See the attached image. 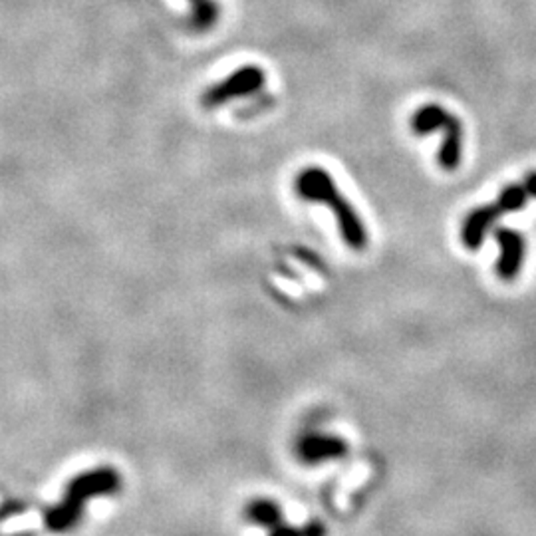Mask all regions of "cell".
<instances>
[{
  "label": "cell",
  "instance_id": "obj_1",
  "mask_svg": "<svg viewBox=\"0 0 536 536\" xmlns=\"http://www.w3.org/2000/svg\"><path fill=\"white\" fill-rule=\"evenodd\" d=\"M294 191L304 201L328 207L336 217L342 238L354 250H362L368 245V231L364 221L356 213L352 203L338 189L334 177L326 169L319 166L302 169L294 177Z\"/></svg>",
  "mask_w": 536,
  "mask_h": 536
},
{
  "label": "cell",
  "instance_id": "obj_2",
  "mask_svg": "<svg viewBox=\"0 0 536 536\" xmlns=\"http://www.w3.org/2000/svg\"><path fill=\"white\" fill-rule=\"evenodd\" d=\"M531 197H536V171L531 173L524 181L507 187L499 195V199L495 203L485 205L480 207V209L469 213L461 233L467 248H479L489 228L497 223V218H501L505 213L521 209V207L527 205Z\"/></svg>",
  "mask_w": 536,
  "mask_h": 536
},
{
  "label": "cell",
  "instance_id": "obj_3",
  "mask_svg": "<svg viewBox=\"0 0 536 536\" xmlns=\"http://www.w3.org/2000/svg\"><path fill=\"white\" fill-rule=\"evenodd\" d=\"M411 126L418 134H430V131L441 129L443 144L440 147V166L447 171H453L459 167V163H461L463 131L461 122H459L453 114H450L445 107L437 104H428L415 112Z\"/></svg>",
  "mask_w": 536,
  "mask_h": 536
},
{
  "label": "cell",
  "instance_id": "obj_4",
  "mask_svg": "<svg viewBox=\"0 0 536 536\" xmlns=\"http://www.w3.org/2000/svg\"><path fill=\"white\" fill-rule=\"evenodd\" d=\"M267 84V72L255 64L240 66L235 72H231L213 86L207 87L201 96V106L207 109H215L227 106L233 100H240V97L253 96L260 92Z\"/></svg>",
  "mask_w": 536,
  "mask_h": 536
},
{
  "label": "cell",
  "instance_id": "obj_5",
  "mask_svg": "<svg viewBox=\"0 0 536 536\" xmlns=\"http://www.w3.org/2000/svg\"><path fill=\"white\" fill-rule=\"evenodd\" d=\"M497 243H499V260H497V272L502 280L515 278L524 260V237L515 231V228L501 227L495 231Z\"/></svg>",
  "mask_w": 536,
  "mask_h": 536
},
{
  "label": "cell",
  "instance_id": "obj_6",
  "mask_svg": "<svg viewBox=\"0 0 536 536\" xmlns=\"http://www.w3.org/2000/svg\"><path fill=\"white\" fill-rule=\"evenodd\" d=\"M189 3V26L197 32H209L221 18V5L217 0H187Z\"/></svg>",
  "mask_w": 536,
  "mask_h": 536
},
{
  "label": "cell",
  "instance_id": "obj_7",
  "mask_svg": "<svg viewBox=\"0 0 536 536\" xmlns=\"http://www.w3.org/2000/svg\"><path fill=\"white\" fill-rule=\"evenodd\" d=\"M342 450V441L326 440V437H310V440L304 441L302 445V455L308 459V461H322L326 457L340 455Z\"/></svg>",
  "mask_w": 536,
  "mask_h": 536
}]
</instances>
